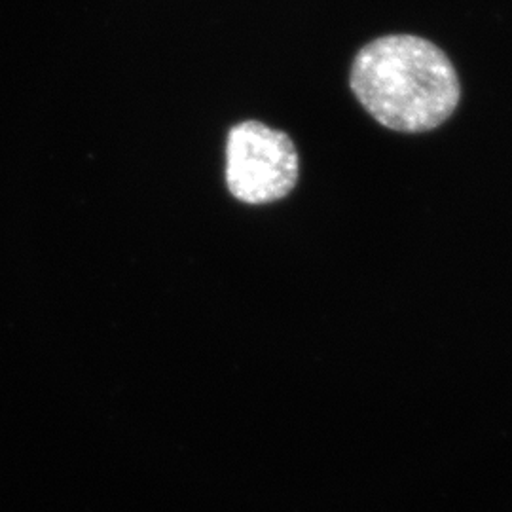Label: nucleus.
<instances>
[{
	"instance_id": "nucleus-1",
	"label": "nucleus",
	"mask_w": 512,
	"mask_h": 512,
	"mask_svg": "<svg viewBox=\"0 0 512 512\" xmlns=\"http://www.w3.org/2000/svg\"><path fill=\"white\" fill-rule=\"evenodd\" d=\"M349 88L380 126L399 133L439 128L461 101L458 71L450 57L416 35L368 42L351 63Z\"/></svg>"
},
{
	"instance_id": "nucleus-2",
	"label": "nucleus",
	"mask_w": 512,
	"mask_h": 512,
	"mask_svg": "<svg viewBox=\"0 0 512 512\" xmlns=\"http://www.w3.org/2000/svg\"><path fill=\"white\" fill-rule=\"evenodd\" d=\"M298 173V152L285 131L256 120H245L228 131L226 184L238 202H279L293 192Z\"/></svg>"
}]
</instances>
